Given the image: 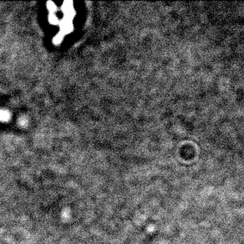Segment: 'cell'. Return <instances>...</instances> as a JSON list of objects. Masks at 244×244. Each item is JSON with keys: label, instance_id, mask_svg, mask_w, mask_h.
<instances>
[{"label": "cell", "instance_id": "obj_1", "mask_svg": "<svg viewBox=\"0 0 244 244\" xmlns=\"http://www.w3.org/2000/svg\"><path fill=\"white\" fill-rule=\"evenodd\" d=\"M11 117L10 112L7 110L0 109V121L2 122H8L9 121Z\"/></svg>", "mask_w": 244, "mask_h": 244}]
</instances>
